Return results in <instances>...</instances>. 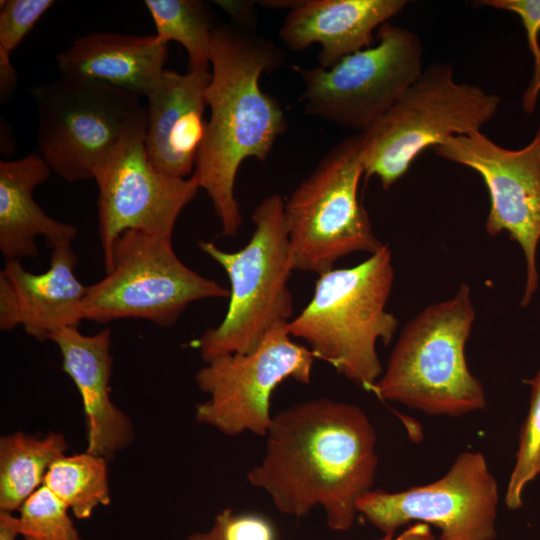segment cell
Listing matches in <instances>:
<instances>
[{
    "instance_id": "14",
    "label": "cell",
    "mask_w": 540,
    "mask_h": 540,
    "mask_svg": "<svg viewBox=\"0 0 540 540\" xmlns=\"http://www.w3.org/2000/svg\"><path fill=\"white\" fill-rule=\"evenodd\" d=\"M433 150L482 178L490 198L486 232L496 236L506 231L522 248L526 282L521 305L528 306L539 282L536 256L540 241V126L532 141L517 150L496 144L481 131L452 136Z\"/></svg>"
},
{
    "instance_id": "28",
    "label": "cell",
    "mask_w": 540,
    "mask_h": 540,
    "mask_svg": "<svg viewBox=\"0 0 540 540\" xmlns=\"http://www.w3.org/2000/svg\"><path fill=\"white\" fill-rule=\"evenodd\" d=\"M225 535L227 540H275L271 524L256 514L228 516Z\"/></svg>"
},
{
    "instance_id": "24",
    "label": "cell",
    "mask_w": 540,
    "mask_h": 540,
    "mask_svg": "<svg viewBox=\"0 0 540 540\" xmlns=\"http://www.w3.org/2000/svg\"><path fill=\"white\" fill-rule=\"evenodd\" d=\"M52 0H7L0 5V96L6 100L17 84L12 52L53 6Z\"/></svg>"
},
{
    "instance_id": "3",
    "label": "cell",
    "mask_w": 540,
    "mask_h": 540,
    "mask_svg": "<svg viewBox=\"0 0 540 540\" xmlns=\"http://www.w3.org/2000/svg\"><path fill=\"white\" fill-rule=\"evenodd\" d=\"M318 276L311 300L288 322L289 334L344 377L373 391L383 373L377 342L389 344L398 326L386 310L394 280L392 253L383 245L358 265Z\"/></svg>"
},
{
    "instance_id": "12",
    "label": "cell",
    "mask_w": 540,
    "mask_h": 540,
    "mask_svg": "<svg viewBox=\"0 0 540 540\" xmlns=\"http://www.w3.org/2000/svg\"><path fill=\"white\" fill-rule=\"evenodd\" d=\"M498 502V485L484 456L465 451L435 482L399 492L371 489L356 508L384 535L417 521L440 529L439 540H495Z\"/></svg>"
},
{
    "instance_id": "10",
    "label": "cell",
    "mask_w": 540,
    "mask_h": 540,
    "mask_svg": "<svg viewBox=\"0 0 540 540\" xmlns=\"http://www.w3.org/2000/svg\"><path fill=\"white\" fill-rule=\"evenodd\" d=\"M376 42L330 68L294 67L304 88V112L362 133L423 71V46L411 30L386 22Z\"/></svg>"
},
{
    "instance_id": "29",
    "label": "cell",
    "mask_w": 540,
    "mask_h": 540,
    "mask_svg": "<svg viewBox=\"0 0 540 540\" xmlns=\"http://www.w3.org/2000/svg\"><path fill=\"white\" fill-rule=\"evenodd\" d=\"M231 18L236 26L250 30L254 20V2L252 1H215Z\"/></svg>"
},
{
    "instance_id": "7",
    "label": "cell",
    "mask_w": 540,
    "mask_h": 540,
    "mask_svg": "<svg viewBox=\"0 0 540 540\" xmlns=\"http://www.w3.org/2000/svg\"><path fill=\"white\" fill-rule=\"evenodd\" d=\"M363 174L357 133L332 147L284 202L294 271L320 275L345 256L384 245L359 200Z\"/></svg>"
},
{
    "instance_id": "13",
    "label": "cell",
    "mask_w": 540,
    "mask_h": 540,
    "mask_svg": "<svg viewBox=\"0 0 540 540\" xmlns=\"http://www.w3.org/2000/svg\"><path fill=\"white\" fill-rule=\"evenodd\" d=\"M146 119L106 156L95 170L98 232L106 273L116 240L126 231L173 235L177 219L200 189L193 176L165 174L145 149Z\"/></svg>"
},
{
    "instance_id": "18",
    "label": "cell",
    "mask_w": 540,
    "mask_h": 540,
    "mask_svg": "<svg viewBox=\"0 0 540 540\" xmlns=\"http://www.w3.org/2000/svg\"><path fill=\"white\" fill-rule=\"evenodd\" d=\"M406 0H301L279 29L283 44L303 51L321 46L319 66L330 68L344 57L371 47L377 29L399 14Z\"/></svg>"
},
{
    "instance_id": "8",
    "label": "cell",
    "mask_w": 540,
    "mask_h": 540,
    "mask_svg": "<svg viewBox=\"0 0 540 540\" xmlns=\"http://www.w3.org/2000/svg\"><path fill=\"white\" fill-rule=\"evenodd\" d=\"M30 92L39 155L68 182L94 179L98 165L146 119L141 97L94 80L61 78Z\"/></svg>"
},
{
    "instance_id": "30",
    "label": "cell",
    "mask_w": 540,
    "mask_h": 540,
    "mask_svg": "<svg viewBox=\"0 0 540 540\" xmlns=\"http://www.w3.org/2000/svg\"><path fill=\"white\" fill-rule=\"evenodd\" d=\"M231 512L232 510L230 508L223 509L215 516L209 530L190 534L185 540H227L225 527Z\"/></svg>"
},
{
    "instance_id": "19",
    "label": "cell",
    "mask_w": 540,
    "mask_h": 540,
    "mask_svg": "<svg viewBox=\"0 0 540 540\" xmlns=\"http://www.w3.org/2000/svg\"><path fill=\"white\" fill-rule=\"evenodd\" d=\"M168 44L156 34L95 32L57 55L61 78L86 79L146 97L165 71Z\"/></svg>"
},
{
    "instance_id": "1",
    "label": "cell",
    "mask_w": 540,
    "mask_h": 540,
    "mask_svg": "<svg viewBox=\"0 0 540 540\" xmlns=\"http://www.w3.org/2000/svg\"><path fill=\"white\" fill-rule=\"evenodd\" d=\"M262 461L247 474L281 513L303 517L320 506L334 531L354 525L358 499L372 489L376 432L358 406L329 398L273 415Z\"/></svg>"
},
{
    "instance_id": "15",
    "label": "cell",
    "mask_w": 540,
    "mask_h": 540,
    "mask_svg": "<svg viewBox=\"0 0 540 540\" xmlns=\"http://www.w3.org/2000/svg\"><path fill=\"white\" fill-rule=\"evenodd\" d=\"M77 256L71 244L53 247L49 268L40 274L27 271L20 260H6L0 271V329L25 333L44 342L83 319L87 286L75 274Z\"/></svg>"
},
{
    "instance_id": "27",
    "label": "cell",
    "mask_w": 540,
    "mask_h": 540,
    "mask_svg": "<svg viewBox=\"0 0 540 540\" xmlns=\"http://www.w3.org/2000/svg\"><path fill=\"white\" fill-rule=\"evenodd\" d=\"M473 4L512 12L520 18L534 64L532 78L522 99L524 112L531 114L540 92V0H480Z\"/></svg>"
},
{
    "instance_id": "20",
    "label": "cell",
    "mask_w": 540,
    "mask_h": 540,
    "mask_svg": "<svg viewBox=\"0 0 540 540\" xmlns=\"http://www.w3.org/2000/svg\"><path fill=\"white\" fill-rule=\"evenodd\" d=\"M51 169L39 154L0 161V251L6 260L37 257V237L53 248L71 244L78 229L49 216L34 200V189Z\"/></svg>"
},
{
    "instance_id": "5",
    "label": "cell",
    "mask_w": 540,
    "mask_h": 540,
    "mask_svg": "<svg viewBox=\"0 0 540 540\" xmlns=\"http://www.w3.org/2000/svg\"><path fill=\"white\" fill-rule=\"evenodd\" d=\"M252 221L254 231L240 250L228 252L214 242L198 243L230 282L223 320L197 341L205 363L223 355L251 352L272 328L291 320L293 297L288 280L294 268L281 195L266 196L253 211Z\"/></svg>"
},
{
    "instance_id": "17",
    "label": "cell",
    "mask_w": 540,
    "mask_h": 540,
    "mask_svg": "<svg viewBox=\"0 0 540 540\" xmlns=\"http://www.w3.org/2000/svg\"><path fill=\"white\" fill-rule=\"evenodd\" d=\"M62 358V369L75 384L82 400L86 429V451L112 458L134 439L130 418L110 396L111 329L106 327L93 335L82 334L78 326L54 333Z\"/></svg>"
},
{
    "instance_id": "23",
    "label": "cell",
    "mask_w": 540,
    "mask_h": 540,
    "mask_svg": "<svg viewBox=\"0 0 540 540\" xmlns=\"http://www.w3.org/2000/svg\"><path fill=\"white\" fill-rule=\"evenodd\" d=\"M156 35L165 43L175 41L186 50L189 70H209L213 25L204 2L199 0H145Z\"/></svg>"
},
{
    "instance_id": "16",
    "label": "cell",
    "mask_w": 540,
    "mask_h": 540,
    "mask_svg": "<svg viewBox=\"0 0 540 540\" xmlns=\"http://www.w3.org/2000/svg\"><path fill=\"white\" fill-rule=\"evenodd\" d=\"M211 70H167L145 97V149L152 165L178 178L193 174L207 121L205 92Z\"/></svg>"
},
{
    "instance_id": "32",
    "label": "cell",
    "mask_w": 540,
    "mask_h": 540,
    "mask_svg": "<svg viewBox=\"0 0 540 540\" xmlns=\"http://www.w3.org/2000/svg\"><path fill=\"white\" fill-rule=\"evenodd\" d=\"M18 536V516L0 511V540H16Z\"/></svg>"
},
{
    "instance_id": "31",
    "label": "cell",
    "mask_w": 540,
    "mask_h": 540,
    "mask_svg": "<svg viewBox=\"0 0 540 540\" xmlns=\"http://www.w3.org/2000/svg\"><path fill=\"white\" fill-rule=\"evenodd\" d=\"M380 540H436L430 525L417 522L406 528L400 535L394 538V535H385Z\"/></svg>"
},
{
    "instance_id": "2",
    "label": "cell",
    "mask_w": 540,
    "mask_h": 540,
    "mask_svg": "<svg viewBox=\"0 0 540 540\" xmlns=\"http://www.w3.org/2000/svg\"><path fill=\"white\" fill-rule=\"evenodd\" d=\"M283 62L281 49L251 30L234 24L213 30L211 79L205 92L210 115L191 176L210 198L224 237L235 236L242 224L234 193L242 162L265 161L286 131L280 102L259 84L264 72Z\"/></svg>"
},
{
    "instance_id": "4",
    "label": "cell",
    "mask_w": 540,
    "mask_h": 540,
    "mask_svg": "<svg viewBox=\"0 0 540 540\" xmlns=\"http://www.w3.org/2000/svg\"><path fill=\"white\" fill-rule=\"evenodd\" d=\"M474 320L470 289L462 283L452 298L426 307L405 325L373 392L431 416L484 409V388L465 358Z\"/></svg>"
},
{
    "instance_id": "26",
    "label": "cell",
    "mask_w": 540,
    "mask_h": 540,
    "mask_svg": "<svg viewBox=\"0 0 540 540\" xmlns=\"http://www.w3.org/2000/svg\"><path fill=\"white\" fill-rule=\"evenodd\" d=\"M528 383L530 406L520 429L516 462L505 494V504L512 510L522 506L524 488L540 475V370Z\"/></svg>"
},
{
    "instance_id": "25",
    "label": "cell",
    "mask_w": 540,
    "mask_h": 540,
    "mask_svg": "<svg viewBox=\"0 0 540 540\" xmlns=\"http://www.w3.org/2000/svg\"><path fill=\"white\" fill-rule=\"evenodd\" d=\"M68 510L42 485L19 509V536L23 540H83Z\"/></svg>"
},
{
    "instance_id": "9",
    "label": "cell",
    "mask_w": 540,
    "mask_h": 540,
    "mask_svg": "<svg viewBox=\"0 0 540 540\" xmlns=\"http://www.w3.org/2000/svg\"><path fill=\"white\" fill-rule=\"evenodd\" d=\"M227 297L226 288L178 258L171 236L129 230L114 244L111 270L87 286L83 319H143L170 327L191 303Z\"/></svg>"
},
{
    "instance_id": "21",
    "label": "cell",
    "mask_w": 540,
    "mask_h": 540,
    "mask_svg": "<svg viewBox=\"0 0 540 540\" xmlns=\"http://www.w3.org/2000/svg\"><path fill=\"white\" fill-rule=\"evenodd\" d=\"M62 433L38 437L22 431L0 438V511H19L23 503L44 482L54 461L66 454Z\"/></svg>"
},
{
    "instance_id": "22",
    "label": "cell",
    "mask_w": 540,
    "mask_h": 540,
    "mask_svg": "<svg viewBox=\"0 0 540 540\" xmlns=\"http://www.w3.org/2000/svg\"><path fill=\"white\" fill-rule=\"evenodd\" d=\"M43 485L80 520L111 502L108 459L88 451L64 454L54 461Z\"/></svg>"
},
{
    "instance_id": "6",
    "label": "cell",
    "mask_w": 540,
    "mask_h": 540,
    "mask_svg": "<svg viewBox=\"0 0 540 540\" xmlns=\"http://www.w3.org/2000/svg\"><path fill=\"white\" fill-rule=\"evenodd\" d=\"M500 97L457 82L449 62H436L360 135L364 175L390 188L417 156L448 138L481 131L496 115Z\"/></svg>"
},
{
    "instance_id": "11",
    "label": "cell",
    "mask_w": 540,
    "mask_h": 540,
    "mask_svg": "<svg viewBox=\"0 0 540 540\" xmlns=\"http://www.w3.org/2000/svg\"><path fill=\"white\" fill-rule=\"evenodd\" d=\"M287 325L272 328L253 351L217 357L196 372L197 387L209 397L195 407L198 423L227 436L247 431L266 436L278 385L286 379L311 381L315 355L292 340Z\"/></svg>"
}]
</instances>
